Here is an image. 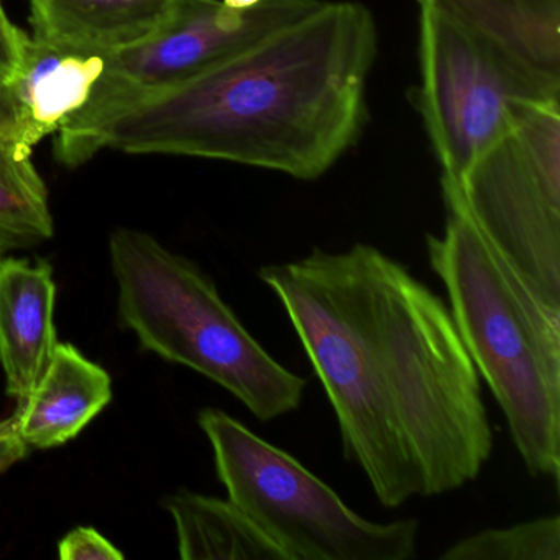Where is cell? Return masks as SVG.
<instances>
[{"label": "cell", "instance_id": "obj_1", "mask_svg": "<svg viewBox=\"0 0 560 560\" xmlns=\"http://www.w3.org/2000/svg\"><path fill=\"white\" fill-rule=\"evenodd\" d=\"M329 398L347 460L385 508L474 481L493 451L480 375L451 311L369 244L258 270Z\"/></svg>", "mask_w": 560, "mask_h": 560}, {"label": "cell", "instance_id": "obj_2", "mask_svg": "<svg viewBox=\"0 0 560 560\" xmlns=\"http://www.w3.org/2000/svg\"><path fill=\"white\" fill-rule=\"evenodd\" d=\"M376 51L365 5L323 2L211 70L114 114L84 143L80 166L117 150L319 178L362 133Z\"/></svg>", "mask_w": 560, "mask_h": 560}, {"label": "cell", "instance_id": "obj_3", "mask_svg": "<svg viewBox=\"0 0 560 560\" xmlns=\"http://www.w3.org/2000/svg\"><path fill=\"white\" fill-rule=\"evenodd\" d=\"M444 234L428 235L429 265L478 375L497 399L530 477L560 474V310L544 303L471 221L442 179Z\"/></svg>", "mask_w": 560, "mask_h": 560}, {"label": "cell", "instance_id": "obj_4", "mask_svg": "<svg viewBox=\"0 0 560 560\" xmlns=\"http://www.w3.org/2000/svg\"><path fill=\"white\" fill-rule=\"evenodd\" d=\"M109 257L120 324L143 349L218 383L260 421L300 408L306 380L261 347L195 261L127 228L109 235Z\"/></svg>", "mask_w": 560, "mask_h": 560}, {"label": "cell", "instance_id": "obj_5", "mask_svg": "<svg viewBox=\"0 0 560 560\" xmlns=\"http://www.w3.org/2000/svg\"><path fill=\"white\" fill-rule=\"evenodd\" d=\"M198 422L229 500L287 560H409L418 552L419 521L365 520L293 455L222 409H202Z\"/></svg>", "mask_w": 560, "mask_h": 560}, {"label": "cell", "instance_id": "obj_6", "mask_svg": "<svg viewBox=\"0 0 560 560\" xmlns=\"http://www.w3.org/2000/svg\"><path fill=\"white\" fill-rule=\"evenodd\" d=\"M451 183L481 234L560 310V104L516 101L504 132Z\"/></svg>", "mask_w": 560, "mask_h": 560}, {"label": "cell", "instance_id": "obj_7", "mask_svg": "<svg viewBox=\"0 0 560 560\" xmlns=\"http://www.w3.org/2000/svg\"><path fill=\"white\" fill-rule=\"evenodd\" d=\"M323 2L261 0L247 11H235L222 0H179L152 35L106 54V67L86 106L58 130L55 156L61 165L78 168L84 143L114 114L211 70Z\"/></svg>", "mask_w": 560, "mask_h": 560}, {"label": "cell", "instance_id": "obj_8", "mask_svg": "<svg viewBox=\"0 0 560 560\" xmlns=\"http://www.w3.org/2000/svg\"><path fill=\"white\" fill-rule=\"evenodd\" d=\"M421 8L419 109L442 166L457 183L508 127L516 90L451 21Z\"/></svg>", "mask_w": 560, "mask_h": 560}, {"label": "cell", "instance_id": "obj_9", "mask_svg": "<svg viewBox=\"0 0 560 560\" xmlns=\"http://www.w3.org/2000/svg\"><path fill=\"white\" fill-rule=\"evenodd\" d=\"M460 28L527 103L560 104V0H419Z\"/></svg>", "mask_w": 560, "mask_h": 560}, {"label": "cell", "instance_id": "obj_10", "mask_svg": "<svg viewBox=\"0 0 560 560\" xmlns=\"http://www.w3.org/2000/svg\"><path fill=\"white\" fill-rule=\"evenodd\" d=\"M55 303L48 261L0 257V365L18 405L34 392L57 347Z\"/></svg>", "mask_w": 560, "mask_h": 560}, {"label": "cell", "instance_id": "obj_11", "mask_svg": "<svg viewBox=\"0 0 560 560\" xmlns=\"http://www.w3.org/2000/svg\"><path fill=\"white\" fill-rule=\"evenodd\" d=\"M113 399L103 366L71 343H57L40 382L14 412L15 431L28 448H54L77 438Z\"/></svg>", "mask_w": 560, "mask_h": 560}, {"label": "cell", "instance_id": "obj_12", "mask_svg": "<svg viewBox=\"0 0 560 560\" xmlns=\"http://www.w3.org/2000/svg\"><path fill=\"white\" fill-rule=\"evenodd\" d=\"M106 67L104 51L55 44L32 35L24 67L12 81L25 139L32 147L77 116Z\"/></svg>", "mask_w": 560, "mask_h": 560}, {"label": "cell", "instance_id": "obj_13", "mask_svg": "<svg viewBox=\"0 0 560 560\" xmlns=\"http://www.w3.org/2000/svg\"><path fill=\"white\" fill-rule=\"evenodd\" d=\"M179 0H31L35 37L84 48L120 50L162 27Z\"/></svg>", "mask_w": 560, "mask_h": 560}, {"label": "cell", "instance_id": "obj_14", "mask_svg": "<svg viewBox=\"0 0 560 560\" xmlns=\"http://www.w3.org/2000/svg\"><path fill=\"white\" fill-rule=\"evenodd\" d=\"M32 152L12 84H0V257L55 235L50 196Z\"/></svg>", "mask_w": 560, "mask_h": 560}, {"label": "cell", "instance_id": "obj_15", "mask_svg": "<svg viewBox=\"0 0 560 560\" xmlns=\"http://www.w3.org/2000/svg\"><path fill=\"white\" fill-rule=\"evenodd\" d=\"M165 510L175 521L183 560H287L229 498L182 490L166 498Z\"/></svg>", "mask_w": 560, "mask_h": 560}, {"label": "cell", "instance_id": "obj_16", "mask_svg": "<svg viewBox=\"0 0 560 560\" xmlns=\"http://www.w3.org/2000/svg\"><path fill=\"white\" fill-rule=\"evenodd\" d=\"M444 560H560V517L557 514L510 527L483 529L448 547Z\"/></svg>", "mask_w": 560, "mask_h": 560}, {"label": "cell", "instance_id": "obj_17", "mask_svg": "<svg viewBox=\"0 0 560 560\" xmlns=\"http://www.w3.org/2000/svg\"><path fill=\"white\" fill-rule=\"evenodd\" d=\"M63 560H122L124 553L94 527H77L60 540Z\"/></svg>", "mask_w": 560, "mask_h": 560}, {"label": "cell", "instance_id": "obj_18", "mask_svg": "<svg viewBox=\"0 0 560 560\" xmlns=\"http://www.w3.org/2000/svg\"><path fill=\"white\" fill-rule=\"evenodd\" d=\"M31 35L14 24L0 2V84H9L24 67Z\"/></svg>", "mask_w": 560, "mask_h": 560}, {"label": "cell", "instance_id": "obj_19", "mask_svg": "<svg viewBox=\"0 0 560 560\" xmlns=\"http://www.w3.org/2000/svg\"><path fill=\"white\" fill-rule=\"evenodd\" d=\"M31 448L19 438L15 431L14 418L0 421V474L18 464L28 454Z\"/></svg>", "mask_w": 560, "mask_h": 560}, {"label": "cell", "instance_id": "obj_20", "mask_svg": "<svg viewBox=\"0 0 560 560\" xmlns=\"http://www.w3.org/2000/svg\"><path fill=\"white\" fill-rule=\"evenodd\" d=\"M222 2L235 11H247V9L260 4L261 0H222Z\"/></svg>", "mask_w": 560, "mask_h": 560}, {"label": "cell", "instance_id": "obj_21", "mask_svg": "<svg viewBox=\"0 0 560 560\" xmlns=\"http://www.w3.org/2000/svg\"><path fill=\"white\" fill-rule=\"evenodd\" d=\"M0 2H2V0H0Z\"/></svg>", "mask_w": 560, "mask_h": 560}]
</instances>
